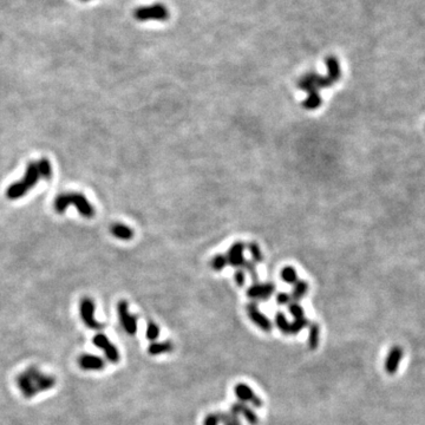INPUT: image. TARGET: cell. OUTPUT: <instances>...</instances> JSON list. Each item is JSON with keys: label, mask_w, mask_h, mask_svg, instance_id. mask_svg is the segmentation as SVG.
I'll list each match as a JSON object with an SVG mask.
<instances>
[{"label": "cell", "mask_w": 425, "mask_h": 425, "mask_svg": "<svg viewBox=\"0 0 425 425\" xmlns=\"http://www.w3.org/2000/svg\"><path fill=\"white\" fill-rule=\"evenodd\" d=\"M37 167H38L39 175L45 180H50L52 176V167L50 161L48 158H42L37 162Z\"/></svg>", "instance_id": "cell-23"}, {"label": "cell", "mask_w": 425, "mask_h": 425, "mask_svg": "<svg viewBox=\"0 0 425 425\" xmlns=\"http://www.w3.org/2000/svg\"><path fill=\"white\" fill-rule=\"evenodd\" d=\"M95 306L94 300L91 298H83L82 301H80V317H82L83 323L88 326L89 328L92 329H102L103 325L95 318Z\"/></svg>", "instance_id": "cell-5"}, {"label": "cell", "mask_w": 425, "mask_h": 425, "mask_svg": "<svg viewBox=\"0 0 425 425\" xmlns=\"http://www.w3.org/2000/svg\"><path fill=\"white\" fill-rule=\"evenodd\" d=\"M134 17L138 22H148V20L166 22L169 18V11L164 5L154 4L149 6L137 7L134 12Z\"/></svg>", "instance_id": "cell-3"}, {"label": "cell", "mask_w": 425, "mask_h": 425, "mask_svg": "<svg viewBox=\"0 0 425 425\" xmlns=\"http://www.w3.org/2000/svg\"><path fill=\"white\" fill-rule=\"evenodd\" d=\"M288 311H290L291 316L294 319H299V318L305 317V311H303L302 306L299 302H291L288 305Z\"/></svg>", "instance_id": "cell-30"}, {"label": "cell", "mask_w": 425, "mask_h": 425, "mask_svg": "<svg viewBox=\"0 0 425 425\" xmlns=\"http://www.w3.org/2000/svg\"><path fill=\"white\" fill-rule=\"evenodd\" d=\"M92 343H94V345H96L97 348L102 350L104 353H105L106 359H108L110 363L116 364L120 361V352H118L116 346H115L114 344H111L109 338L106 337L105 334H96L94 337V339H92Z\"/></svg>", "instance_id": "cell-7"}, {"label": "cell", "mask_w": 425, "mask_h": 425, "mask_svg": "<svg viewBox=\"0 0 425 425\" xmlns=\"http://www.w3.org/2000/svg\"><path fill=\"white\" fill-rule=\"evenodd\" d=\"M308 319H306L305 317L299 318V319H294V322L291 324V334H297L300 331H302L303 328L308 326Z\"/></svg>", "instance_id": "cell-27"}, {"label": "cell", "mask_w": 425, "mask_h": 425, "mask_svg": "<svg viewBox=\"0 0 425 425\" xmlns=\"http://www.w3.org/2000/svg\"><path fill=\"white\" fill-rule=\"evenodd\" d=\"M110 233L118 240H123V241H129L134 238V230L129 227V225L116 222L110 225Z\"/></svg>", "instance_id": "cell-15"}, {"label": "cell", "mask_w": 425, "mask_h": 425, "mask_svg": "<svg viewBox=\"0 0 425 425\" xmlns=\"http://www.w3.org/2000/svg\"><path fill=\"white\" fill-rule=\"evenodd\" d=\"M230 412L234 413V415H236L238 417L240 415H242L246 421H247L250 425H256L259 422L258 415H256L255 411H254L253 409H250V406L246 405V403H242V401L234 403L233 405L230 406Z\"/></svg>", "instance_id": "cell-13"}, {"label": "cell", "mask_w": 425, "mask_h": 425, "mask_svg": "<svg viewBox=\"0 0 425 425\" xmlns=\"http://www.w3.org/2000/svg\"><path fill=\"white\" fill-rule=\"evenodd\" d=\"M275 324H276V327L280 329L281 333L286 335L291 334V324L288 323L287 318H286V316L282 313V312H277L276 313Z\"/></svg>", "instance_id": "cell-22"}, {"label": "cell", "mask_w": 425, "mask_h": 425, "mask_svg": "<svg viewBox=\"0 0 425 425\" xmlns=\"http://www.w3.org/2000/svg\"><path fill=\"white\" fill-rule=\"evenodd\" d=\"M246 312H247L248 317H250V319L253 322V324H255L259 328H261L262 331L266 332V333H268V332L272 331V328H273L272 322L265 316L264 313H262L261 311H260L258 307V303L255 301L247 303V306H246Z\"/></svg>", "instance_id": "cell-6"}, {"label": "cell", "mask_w": 425, "mask_h": 425, "mask_svg": "<svg viewBox=\"0 0 425 425\" xmlns=\"http://www.w3.org/2000/svg\"><path fill=\"white\" fill-rule=\"evenodd\" d=\"M248 250H250V254H251V258H253V261L255 262V264H258V262H261L262 260H264L261 250H260L258 244H255V242H250V244H248Z\"/></svg>", "instance_id": "cell-28"}, {"label": "cell", "mask_w": 425, "mask_h": 425, "mask_svg": "<svg viewBox=\"0 0 425 425\" xmlns=\"http://www.w3.org/2000/svg\"><path fill=\"white\" fill-rule=\"evenodd\" d=\"M220 424V417L219 413H209L206 416L203 421V425H219Z\"/></svg>", "instance_id": "cell-33"}, {"label": "cell", "mask_w": 425, "mask_h": 425, "mask_svg": "<svg viewBox=\"0 0 425 425\" xmlns=\"http://www.w3.org/2000/svg\"><path fill=\"white\" fill-rule=\"evenodd\" d=\"M234 280H235V283L239 286V287H242V286L245 285L246 274L242 268H239V270L234 273Z\"/></svg>", "instance_id": "cell-32"}, {"label": "cell", "mask_w": 425, "mask_h": 425, "mask_svg": "<svg viewBox=\"0 0 425 425\" xmlns=\"http://www.w3.org/2000/svg\"><path fill=\"white\" fill-rule=\"evenodd\" d=\"M305 77L307 78V79L313 84L314 86L319 90V89H325V88H331L332 85H333V82H332L331 79H329L328 76H320V75L318 74H306Z\"/></svg>", "instance_id": "cell-18"}, {"label": "cell", "mask_w": 425, "mask_h": 425, "mask_svg": "<svg viewBox=\"0 0 425 425\" xmlns=\"http://www.w3.org/2000/svg\"><path fill=\"white\" fill-rule=\"evenodd\" d=\"M78 364L86 371H100L105 367L104 359L94 354H82L78 359Z\"/></svg>", "instance_id": "cell-12"}, {"label": "cell", "mask_w": 425, "mask_h": 425, "mask_svg": "<svg viewBox=\"0 0 425 425\" xmlns=\"http://www.w3.org/2000/svg\"><path fill=\"white\" fill-rule=\"evenodd\" d=\"M322 103H323V98L319 95V92L313 91V92H309L307 98L303 100L301 105L306 110H316L322 105Z\"/></svg>", "instance_id": "cell-20"}, {"label": "cell", "mask_w": 425, "mask_h": 425, "mask_svg": "<svg viewBox=\"0 0 425 425\" xmlns=\"http://www.w3.org/2000/svg\"><path fill=\"white\" fill-rule=\"evenodd\" d=\"M274 292H275V285L273 282H256L247 290V297L256 302L259 300L270 299L273 296Z\"/></svg>", "instance_id": "cell-8"}, {"label": "cell", "mask_w": 425, "mask_h": 425, "mask_svg": "<svg viewBox=\"0 0 425 425\" xmlns=\"http://www.w3.org/2000/svg\"><path fill=\"white\" fill-rule=\"evenodd\" d=\"M276 302H277V305H280V306L290 305V303L292 302L291 296L290 294L283 293V292H281V293H279L276 296Z\"/></svg>", "instance_id": "cell-34"}, {"label": "cell", "mask_w": 425, "mask_h": 425, "mask_svg": "<svg viewBox=\"0 0 425 425\" xmlns=\"http://www.w3.org/2000/svg\"><path fill=\"white\" fill-rule=\"evenodd\" d=\"M245 270H247L248 273L250 274L251 280H253L254 283L258 282L259 275H258V271H256V264L254 261H246V264L244 266Z\"/></svg>", "instance_id": "cell-31"}, {"label": "cell", "mask_w": 425, "mask_h": 425, "mask_svg": "<svg viewBox=\"0 0 425 425\" xmlns=\"http://www.w3.org/2000/svg\"><path fill=\"white\" fill-rule=\"evenodd\" d=\"M173 350H174V345H173V343L170 342V340H168V342L163 343H151L148 348V352L149 354L151 355H160L169 353Z\"/></svg>", "instance_id": "cell-19"}, {"label": "cell", "mask_w": 425, "mask_h": 425, "mask_svg": "<svg viewBox=\"0 0 425 425\" xmlns=\"http://www.w3.org/2000/svg\"><path fill=\"white\" fill-rule=\"evenodd\" d=\"M308 291V283L305 280H298V281L293 285V290H292L291 300L292 302H298L306 296Z\"/></svg>", "instance_id": "cell-17"}, {"label": "cell", "mask_w": 425, "mask_h": 425, "mask_svg": "<svg viewBox=\"0 0 425 425\" xmlns=\"http://www.w3.org/2000/svg\"><path fill=\"white\" fill-rule=\"evenodd\" d=\"M16 381L25 398H32L37 393L48 391L56 384L54 377L43 374L36 366L27 367L24 372L17 375Z\"/></svg>", "instance_id": "cell-1"}, {"label": "cell", "mask_w": 425, "mask_h": 425, "mask_svg": "<svg viewBox=\"0 0 425 425\" xmlns=\"http://www.w3.org/2000/svg\"><path fill=\"white\" fill-rule=\"evenodd\" d=\"M70 204H74V206L76 207L77 212L86 219L94 218V215L96 214L92 204L88 201V199L80 193L60 194V195L54 199L53 208L54 210H56V213L63 214L68 209V207L70 206Z\"/></svg>", "instance_id": "cell-2"}, {"label": "cell", "mask_w": 425, "mask_h": 425, "mask_svg": "<svg viewBox=\"0 0 425 425\" xmlns=\"http://www.w3.org/2000/svg\"><path fill=\"white\" fill-rule=\"evenodd\" d=\"M234 393H235L236 397H238L240 401H242V403H250L251 405L256 407V409L262 406V400L254 393L253 390H251L247 384H236V385L234 386Z\"/></svg>", "instance_id": "cell-9"}, {"label": "cell", "mask_w": 425, "mask_h": 425, "mask_svg": "<svg viewBox=\"0 0 425 425\" xmlns=\"http://www.w3.org/2000/svg\"><path fill=\"white\" fill-rule=\"evenodd\" d=\"M403 358V349L400 346H393L390 350L385 360V371L389 375H395L398 371V367Z\"/></svg>", "instance_id": "cell-11"}, {"label": "cell", "mask_w": 425, "mask_h": 425, "mask_svg": "<svg viewBox=\"0 0 425 425\" xmlns=\"http://www.w3.org/2000/svg\"><path fill=\"white\" fill-rule=\"evenodd\" d=\"M118 318L124 331L129 335H135L137 332V317L129 312L128 302L125 300H121L117 305Z\"/></svg>", "instance_id": "cell-4"}, {"label": "cell", "mask_w": 425, "mask_h": 425, "mask_svg": "<svg viewBox=\"0 0 425 425\" xmlns=\"http://www.w3.org/2000/svg\"><path fill=\"white\" fill-rule=\"evenodd\" d=\"M326 66H327V76L332 82L335 83L342 77V69L338 59L334 56H328L326 58Z\"/></svg>", "instance_id": "cell-16"}, {"label": "cell", "mask_w": 425, "mask_h": 425, "mask_svg": "<svg viewBox=\"0 0 425 425\" xmlns=\"http://www.w3.org/2000/svg\"><path fill=\"white\" fill-rule=\"evenodd\" d=\"M319 337H320V327L316 323H312L309 325L308 331V346L311 350H316L319 345Z\"/></svg>", "instance_id": "cell-21"}, {"label": "cell", "mask_w": 425, "mask_h": 425, "mask_svg": "<svg viewBox=\"0 0 425 425\" xmlns=\"http://www.w3.org/2000/svg\"><path fill=\"white\" fill-rule=\"evenodd\" d=\"M147 338H148V340L150 342H154L158 338V335H160V327H158L157 325L154 322H149L148 326H147Z\"/></svg>", "instance_id": "cell-29"}, {"label": "cell", "mask_w": 425, "mask_h": 425, "mask_svg": "<svg viewBox=\"0 0 425 425\" xmlns=\"http://www.w3.org/2000/svg\"><path fill=\"white\" fill-rule=\"evenodd\" d=\"M39 177L40 175L38 172V167H37V162H30V163L27 164V167H26L24 177L22 178V182L24 183V186L27 188L28 192L38 183Z\"/></svg>", "instance_id": "cell-14"}, {"label": "cell", "mask_w": 425, "mask_h": 425, "mask_svg": "<svg viewBox=\"0 0 425 425\" xmlns=\"http://www.w3.org/2000/svg\"><path fill=\"white\" fill-rule=\"evenodd\" d=\"M227 265H228V260H227V256H225V254H216V255L212 259V262H210L212 268L216 272L222 271Z\"/></svg>", "instance_id": "cell-26"}, {"label": "cell", "mask_w": 425, "mask_h": 425, "mask_svg": "<svg viewBox=\"0 0 425 425\" xmlns=\"http://www.w3.org/2000/svg\"><path fill=\"white\" fill-rule=\"evenodd\" d=\"M280 276H281L283 281L290 283V285H294V283L298 281L297 271L294 270L293 267H291V266H287V267L282 268L281 273H280Z\"/></svg>", "instance_id": "cell-24"}, {"label": "cell", "mask_w": 425, "mask_h": 425, "mask_svg": "<svg viewBox=\"0 0 425 425\" xmlns=\"http://www.w3.org/2000/svg\"><path fill=\"white\" fill-rule=\"evenodd\" d=\"M80 1H90V0H80Z\"/></svg>", "instance_id": "cell-35"}, {"label": "cell", "mask_w": 425, "mask_h": 425, "mask_svg": "<svg viewBox=\"0 0 425 425\" xmlns=\"http://www.w3.org/2000/svg\"><path fill=\"white\" fill-rule=\"evenodd\" d=\"M220 422L224 425H242L239 417L232 412H218Z\"/></svg>", "instance_id": "cell-25"}, {"label": "cell", "mask_w": 425, "mask_h": 425, "mask_svg": "<svg viewBox=\"0 0 425 425\" xmlns=\"http://www.w3.org/2000/svg\"><path fill=\"white\" fill-rule=\"evenodd\" d=\"M245 248L246 245L244 242H235L233 246H230L227 254H225L228 260V265L235 268H244L246 261H247V260L244 258Z\"/></svg>", "instance_id": "cell-10"}]
</instances>
